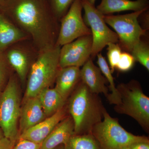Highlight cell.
Masks as SVG:
<instances>
[{"instance_id":"obj_1","label":"cell","mask_w":149,"mask_h":149,"mask_svg":"<svg viewBox=\"0 0 149 149\" xmlns=\"http://www.w3.org/2000/svg\"><path fill=\"white\" fill-rule=\"evenodd\" d=\"M0 10L31 36L40 52L56 45L58 20L47 0H6Z\"/></svg>"},{"instance_id":"obj_2","label":"cell","mask_w":149,"mask_h":149,"mask_svg":"<svg viewBox=\"0 0 149 149\" xmlns=\"http://www.w3.org/2000/svg\"><path fill=\"white\" fill-rule=\"evenodd\" d=\"M97 95L81 82L70 99L68 110L74 134L91 133L93 127L102 120L105 108Z\"/></svg>"},{"instance_id":"obj_3","label":"cell","mask_w":149,"mask_h":149,"mask_svg":"<svg viewBox=\"0 0 149 149\" xmlns=\"http://www.w3.org/2000/svg\"><path fill=\"white\" fill-rule=\"evenodd\" d=\"M61 47L56 45L40 52L30 67L24 97V101L37 97L45 88H49L55 81L60 68L59 65Z\"/></svg>"},{"instance_id":"obj_4","label":"cell","mask_w":149,"mask_h":149,"mask_svg":"<svg viewBox=\"0 0 149 149\" xmlns=\"http://www.w3.org/2000/svg\"><path fill=\"white\" fill-rule=\"evenodd\" d=\"M120 102L115 105L117 113L127 115L140 124L145 131L149 130V98L143 92L141 85L136 80L116 87Z\"/></svg>"},{"instance_id":"obj_5","label":"cell","mask_w":149,"mask_h":149,"mask_svg":"<svg viewBox=\"0 0 149 149\" xmlns=\"http://www.w3.org/2000/svg\"><path fill=\"white\" fill-rule=\"evenodd\" d=\"M91 133L101 149H122L135 143L149 141L146 136H136L128 132L105 108L102 120L93 127Z\"/></svg>"},{"instance_id":"obj_6","label":"cell","mask_w":149,"mask_h":149,"mask_svg":"<svg viewBox=\"0 0 149 149\" xmlns=\"http://www.w3.org/2000/svg\"><path fill=\"white\" fill-rule=\"evenodd\" d=\"M20 111L17 83L14 78L10 77L0 93V127L4 137L15 143L19 136L17 123Z\"/></svg>"},{"instance_id":"obj_7","label":"cell","mask_w":149,"mask_h":149,"mask_svg":"<svg viewBox=\"0 0 149 149\" xmlns=\"http://www.w3.org/2000/svg\"><path fill=\"white\" fill-rule=\"evenodd\" d=\"M146 10L122 15H104L106 23L114 29L118 36V43L125 52L130 53L142 37L146 36V30L139 24V17Z\"/></svg>"},{"instance_id":"obj_8","label":"cell","mask_w":149,"mask_h":149,"mask_svg":"<svg viewBox=\"0 0 149 149\" xmlns=\"http://www.w3.org/2000/svg\"><path fill=\"white\" fill-rule=\"evenodd\" d=\"M84 10L83 19L85 24L90 28L93 38L91 57L94 58L111 43H118V36L115 32L108 27L102 14L95 6L86 0H82Z\"/></svg>"},{"instance_id":"obj_9","label":"cell","mask_w":149,"mask_h":149,"mask_svg":"<svg viewBox=\"0 0 149 149\" xmlns=\"http://www.w3.org/2000/svg\"><path fill=\"white\" fill-rule=\"evenodd\" d=\"M82 0H74L67 13L60 21L56 45L61 47L79 37L92 35L91 29L85 24L82 16Z\"/></svg>"},{"instance_id":"obj_10","label":"cell","mask_w":149,"mask_h":149,"mask_svg":"<svg viewBox=\"0 0 149 149\" xmlns=\"http://www.w3.org/2000/svg\"><path fill=\"white\" fill-rule=\"evenodd\" d=\"M92 46V35L79 37L62 46L60 52V68L83 66L91 58Z\"/></svg>"},{"instance_id":"obj_11","label":"cell","mask_w":149,"mask_h":149,"mask_svg":"<svg viewBox=\"0 0 149 149\" xmlns=\"http://www.w3.org/2000/svg\"><path fill=\"white\" fill-rule=\"evenodd\" d=\"M80 80L91 93L97 95L103 94L107 98L109 94L107 86L108 82L91 58L80 69Z\"/></svg>"},{"instance_id":"obj_12","label":"cell","mask_w":149,"mask_h":149,"mask_svg":"<svg viewBox=\"0 0 149 149\" xmlns=\"http://www.w3.org/2000/svg\"><path fill=\"white\" fill-rule=\"evenodd\" d=\"M65 117L63 107L53 115L21 133L19 138L42 144L55 127Z\"/></svg>"},{"instance_id":"obj_13","label":"cell","mask_w":149,"mask_h":149,"mask_svg":"<svg viewBox=\"0 0 149 149\" xmlns=\"http://www.w3.org/2000/svg\"><path fill=\"white\" fill-rule=\"evenodd\" d=\"M24 102L19 118V135L47 118L37 96Z\"/></svg>"},{"instance_id":"obj_14","label":"cell","mask_w":149,"mask_h":149,"mask_svg":"<svg viewBox=\"0 0 149 149\" xmlns=\"http://www.w3.org/2000/svg\"><path fill=\"white\" fill-rule=\"evenodd\" d=\"M27 36L0 10V52H4L15 43L25 40Z\"/></svg>"},{"instance_id":"obj_15","label":"cell","mask_w":149,"mask_h":149,"mask_svg":"<svg viewBox=\"0 0 149 149\" xmlns=\"http://www.w3.org/2000/svg\"><path fill=\"white\" fill-rule=\"evenodd\" d=\"M74 134V125L72 118L65 117L43 141L40 149H54L60 145H64Z\"/></svg>"},{"instance_id":"obj_16","label":"cell","mask_w":149,"mask_h":149,"mask_svg":"<svg viewBox=\"0 0 149 149\" xmlns=\"http://www.w3.org/2000/svg\"><path fill=\"white\" fill-rule=\"evenodd\" d=\"M149 4L148 0H102L96 8L103 15H109L124 11L137 12L148 10Z\"/></svg>"},{"instance_id":"obj_17","label":"cell","mask_w":149,"mask_h":149,"mask_svg":"<svg viewBox=\"0 0 149 149\" xmlns=\"http://www.w3.org/2000/svg\"><path fill=\"white\" fill-rule=\"evenodd\" d=\"M80 80V68L69 66L60 68L56 77L55 88L66 101Z\"/></svg>"},{"instance_id":"obj_18","label":"cell","mask_w":149,"mask_h":149,"mask_svg":"<svg viewBox=\"0 0 149 149\" xmlns=\"http://www.w3.org/2000/svg\"><path fill=\"white\" fill-rule=\"evenodd\" d=\"M37 96L47 117L63 108L66 101L55 88H45Z\"/></svg>"},{"instance_id":"obj_19","label":"cell","mask_w":149,"mask_h":149,"mask_svg":"<svg viewBox=\"0 0 149 149\" xmlns=\"http://www.w3.org/2000/svg\"><path fill=\"white\" fill-rule=\"evenodd\" d=\"M4 53L9 65L16 71L20 80L24 82L29 70L28 55L24 51L16 48L7 49Z\"/></svg>"},{"instance_id":"obj_20","label":"cell","mask_w":149,"mask_h":149,"mask_svg":"<svg viewBox=\"0 0 149 149\" xmlns=\"http://www.w3.org/2000/svg\"><path fill=\"white\" fill-rule=\"evenodd\" d=\"M97 56V63L98 65L99 68L109 84V88L111 93H109L107 99L110 103L111 104L116 105L120 103V96L117 88L115 84L114 79L112 75V73H111L106 60L102 54H98Z\"/></svg>"},{"instance_id":"obj_21","label":"cell","mask_w":149,"mask_h":149,"mask_svg":"<svg viewBox=\"0 0 149 149\" xmlns=\"http://www.w3.org/2000/svg\"><path fill=\"white\" fill-rule=\"evenodd\" d=\"M63 146L64 149H101L91 133L74 134Z\"/></svg>"},{"instance_id":"obj_22","label":"cell","mask_w":149,"mask_h":149,"mask_svg":"<svg viewBox=\"0 0 149 149\" xmlns=\"http://www.w3.org/2000/svg\"><path fill=\"white\" fill-rule=\"evenodd\" d=\"M130 53L136 61L141 63L149 71V47L148 42L141 38L139 43L133 47Z\"/></svg>"},{"instance_id":"obj_23","label":"cell","mask_w":149,"mask_h":149,"mask_svg":"<svg viewBox=\"0 0 149 149\" xmlns=\"http://www.w3.org/2000/svg\"><path fill=\"white\" fill-rule=\"evenodd\" d=\"M53 12L58 21L68 10L74 0H47Z\"/></svg>"},{"instance_id":"obj_24","label":"cell","mask_w":149,"mask_h":149,"mask_svg":"<svg viewBox=\"0 0 149 149\" xmlns=\"http://www.w3.org/2000/svg\"><path fill=\"white\" fill-rule=\"evenodd\" d=\"M107 46H108L107 55L109 63L110 69L111 73H113L119 61L122 52V49L118 43H109Z\"/></svg>"},{"instance_id":"obj_25","label":"cell","mask_w":149,"mask_h":149,"mask_svg":"<svg viewBox=\"0 0 149 149\" xmlns=\"http://www.w3.org/2000/svg\"><path fill=\"white\" fill-rule=\"evenodd\" d=\"M10 67L4 53L0 52V93L5 88L10 78Z\"/></svg>"},{"instance_id":"obj_26","label":"cell","mask_w":149,"mask_h":149,"mask_svg":"<svg viewBox=\"0 0 149 149\" xmlns=\"http://www.w3.org/2000/svg\"><path fill=\"white\" fill-rule=\"evenodd\" d=\"M136 62L135 59L130 53L122 52L116 68L123 72H127L132 69Z\"/></svg>"},{"instance_id":"obj_27","label":"cell","mask_w":149,"mask_h":149,"mask_svg":"<svg viewBox=\"0 0 149 149\" xmlns=\"http://www.w3.org/2000/svg\"><path fill=\"white\" fill-rule=\"evenodd\" d=\"M41 144L19 138L12 149H40Z\"/></svg>"},{"instance_id":"obj_28","label":"cell","mask_w":149,"mask_h":149,"mask_svg":"<svg viewBox=\"0 0 149 149\" xmlns=\"http://www.w3.org/2000/svg\"><path fill=\"white\" fill-rule=\"evenodd\" d=\"M15 143L7 138L3 137L0 139V149H12Z\"/></svg>"},{"instance_id":"obj_29","label":"cell","mask_w":149,"mask_h":149,"mask_svg":"<svg viewBox=\"0 0 149 149\" xmlns=\"http://www.w3.org/2000/svg\"><path fill=\"white\" fill-rule=\"evenodd\" d=\"M130 147L132 149H149V141L135 143Z\"/></svg>"},{"instance_id":"obj_30","label":"cell","mask_w":149,"mask_h":149,"mask_svg":"<svg viewBox=\"0 0 149 149\" xmlns=\"http://www.w3.org/2000/svg\"><path fill=\"white\" fill-rule=\"evenodd\" d=\"M92 5L95 6L96 0H86Z\"/></svg>"},{"instance_id":"obj_31","label":"cell","mask_w":149,"mask_h":149,"mask_svg":"<svg viewBox=\"0 0 149 149\" xmlns=\"http://www.w3.org/2000/svg\"><path fill=\"white\" fill-rule=\"evenodd\" d=\"M3 137H4L3 133V132L1 128V127H0V139L3 138Z\"/></svg>"},{"instance_id":"obj_32","label":"cell","mask_w":149,"mask_h":149,"mask_svg":"<svg viewBox=\"0 0 149 149\" xmlns=\"http://www.w3.org/2000/svg\"><path fill=\"white\" fill-rule=\"evenodd\" d=\"M54 149H64V146L63 145H60Z\"/></svg>"},{"instance_id":"obj_33","label":"cell","mask_w":149,"mask_h":149,"mask_svg":"<svg viewBox=\"0 0 149 149\" xmlns=\"http://www.w3.org/2000/svg\"><path fill=\"white\" fill-rule=\"evenodd\" d=\"M6 0H0V6L2 5Z\"/></svg>"},{"instance_id":"obj_34","label":"cell","mask_w":149,"mask_h":149,"mask_svg":"<svg viewBox=\"0 0 149 149\" xmlns=\"http://www.w3.org/2000/svg\"><path fill=\"white\" fill-rule=\"evenodd\" d=\"M122 149H132L130 147H126V148H124Z\"/></svg>"}]
</instances>
